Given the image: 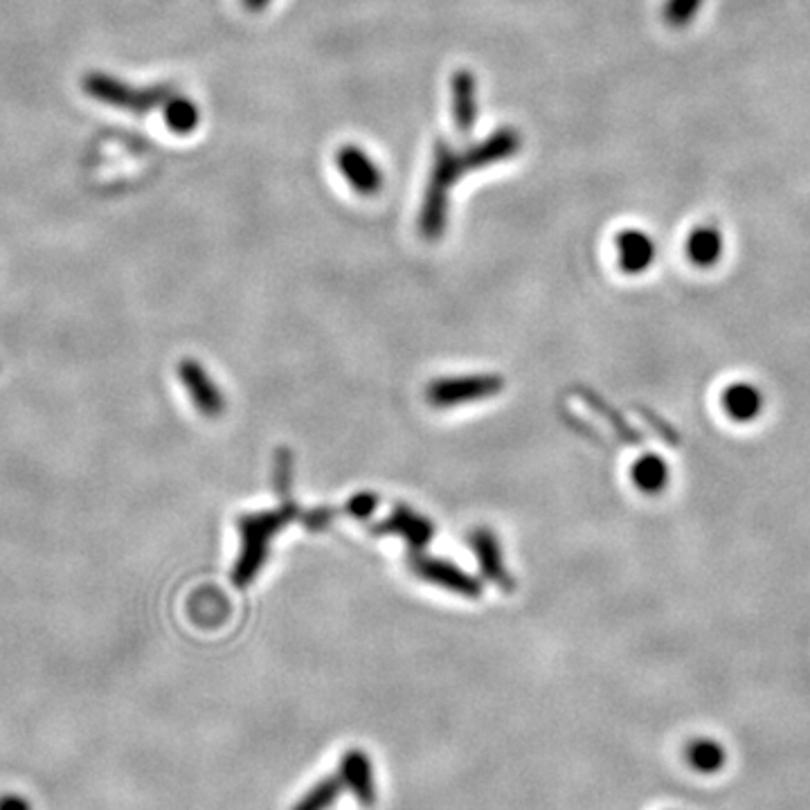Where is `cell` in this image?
Listing matches in <instances>:
<instances>
[{
	"mask_svg": "<svg viewBox=\"0 0 810 810\" xmlns=\"http://www.w3.org/2000/svg\"><path fill=\"white\" fill-rule=\"evenodd\" d=\"M338 775L345 788L356 797V801L365 808L376 803V784H374V768L368 752L363 750H347L340 758Z\"/></svg>",
	"mask_w": 810,
	"mask_h": 810,
	"instance_id": "9",
	"label": "cell"
},
{
	"mask_svg": "<svg viewBox=\"0 0 810 810\" xmlns=\"http://www.w3.org/2000/svg\"><path fill=\"white\" fill-rule=\"evenodd\" d=\"M0 810H32V803L23 795H0Z\"/></svg>",
	"mask_w": 810,
	"mask_h": 810,
	"instance_id": "22",
	"label": "cell"
},
{
	"mask_svg": "<svg viewBox=\"0 0 810 810\" xmlns=\"http://www.w3.org/2000/svg\"><path fill=\"white\" fill-rule=\"evenodd\" d=\"M295 505H282L278 511L246 514L239 518L241 552L233 567V583L237 588H248L250 583H255L259 570L266 565L270 543L295 518Z\"/></svg>",
	"mask_w": 810,
	"mask_h": 810,
	"instance_id": "2",
	"label": "cell"
},
{
	"mask_svg": "<svg viewBox=\"0 0 810 810\" xmlns=\"http://www.w3.org/2000/svg\"><path fill=\"white\" fill-rule=\"evenodd\" d=\"M464 171H469L464 156L458 154L448 143L439 140L435 145L430 178L419 216V230L424 239L439 241L443 237L448 223V192L455 188Z\"/></svg>",
	"mask_w": 810,
	"mask_h": 810,
	"instance_id": "1",
	"label": "cell"
},
{
	"mask_svg": "<svg viewBox=\"0 0 810 810\" xmlns=\"http://www.w3.org/2000/svg\"><path fill=\"white\" fill-rule=\"evenodd\" d=\"M471 548L477 556V563H480V570H482V576L491 583L498 585V588L503 590H514V578L505 565V559H503V548H500V540L498 536H495L491 529H475L471 533Z\"/></svg>",
	"mask_w": 810,
	"mask_h": 810,
	"instance_id": "10",
	"label": "cell"
},
{
	"mask_svg": "<svg viewBox=\"0 0 810 810\" xmlns=\"http://www.w3.org/2000/svg\"><path fill=\"white\" fill-rule=\"evenodd\" d=\"M178 379L185 385L192 403L196 410H201L205 417L216 419L225 410V396L221 387L212 381V376L205 372L201 363L194 358H185L178 363Z\"/></svg>",
	"mask_w": 810,
	"mask_h": 810,
	"instance_id": "6",
	"label": "cell"
},
{
	"mask_svg": "<svg viewBox=\"0 0 810 810\" xmlns=\"http://www.w3.org/2000/svg\"><path fill=\"white\" fill-rule=\"evenodd\" d=\"M725 252V237L716 225H698L687 239V257L698 268H711Z\"/></svg>",
	"mask_w": 810,
	"mask_h": 810,
	"instance_id": "15",
	"label": "cell"
},
{
	"mask_svg": "<svg viewBox=\"0 0 810 810\" xmlns=\"http://www.w3.org/2000/svg\"><path fill=\"white\" fill-rule=\"evenodd\" d=\"M505 379L498 374H473V376H453L439 379L428 385V403L435 408H458V405L477 403L493 398L505 390Z\"/></svg>",
	"mask_w": 810,
	"mask_h": 810,
	"instance_id": "4",
	"label": "cell"
},
{
	"mask_svg": "<svg viewBox=\"0 0 810 810\" xmlns=\"http://www.w3.org/2000/svg\"><path fill=\"white\" fill-rule=\"evenodd\" d=\"M336 165L347 183L365 196H374L383 190V171L376 162L356 145H347L336 154Z\"/></svg>",
	"mask_w": 810,
	"mask_h": 810,
	"instance_id": "7",
	"label": "cell"
},
{
	"mask_svg": "<svg viewBox=\"0 0 810 810\" xmlns=\"http://www.w3.org/2000/svg\"><path fill=\"white\" fill-rule=\"evenodd\" d=\"M619 266L626 275H642L655 263L657 246L653 237L638 228H626L617 237Z\"/></svg>",
	"mask_w": 810,
	"mask_h": 810,
	"instance_id": "12",
	"label": "cell"
},
{
	"mask_svg": "<svg viewBox=\"0 0 810 810\" xmlns=\"http://www.w3.org/2000/svg\"><path fill=\"white\" fill-rule=\"evenodd\" d=\"M702 8L705 0H666L662 8V19L668 27L683 30L696 21Z\"/></svg>",
	"mask_w": 810,
	"mask_h": 810,
	"instance_id": "20",
	"label": "cell"
},
{
	"mask_svg": "<svg viewBox=\"0 0 810 810\" xmlns=\"http://www.w3.org/2000/svg\"><path fill=\"white\" fill-rule=\"evenodd\" d=\"M268 3H270V0H244V5H246L248 10H252V12L263 10Z\"/></svg>",
	"mask_w": 810,
	"mask_h": 810,
	"instance_id": "23",
	"label": "cell"
},
{
	"mask_svg": "<svg viewBox=\"0 0 810 810\" xmlns=\"http://www.w3.org/2000/svg\"><path fill=\"white\" fill-rule=\"evenodd\" d=\"M345 784L340 779V775H331L320 779L315 786H311L291 810H329L336 799L342 795Z\"/></svg>",
	"mask_w": 810,
	"mask_h": 810,
	"instance_id": "18",
	"label": "cell"
},
{
	"mask_svg": "<svg viewBox=\"0 0 810 810\" xmlns=\"http://www.w3.org/2000/svg\"><path fill=\"white\" fill-rule=\"evenodd\" d=\"M671 480V469L660 455H644L633 466V482L642 493L657 495L666 488Z\"/></svg>",
	"mask_w": 810,
	"mask_h": 810,
	"instance_id": "16",
	"label": "cell"
},
{
	"mask_svg": "<svg viewBox=\"0 0 810 810\" xmlns=\"http://www.w3.org/2000/svg\"><path fill=\"white\" fill-rule=\"evenodd\" d=\"M518 151H520L518 131L505 126V128H498L495 133H491L488 138H484L482 143L473 145L462 156L466 160L469 171H477V169H484V167H491V165H498L503 160H509Z\"/></svg>",
	"mask_w": 810,
	"mask_h": 810,
	"instance_id": "11",
	"label": "cell"
},
{
	"mask_svg": "<svg viewBox=\"0 0 810 810\" xmlns=\"http://www.w3.org/2000/svg\"><path fill=\"white\" fill-rule=\"evenodd\" d=\"M162 115H165L167 126L173 133H180V135H188V133L196 131V126L201 122L199 106L190 98H183V95H180V98L169 95L167 102L162 104Z\"/></svg>",
	"mask_w": 810,
	"mask_h": 810,
	"instance_id": "17",
	"label": "cell"
},
{
	"mask_svg": "<svg viewBox=\"0 0 810 810\" xmlns=\"http://www.w3.org/2000/svg\"><path fill=\"white\" fill-rule=\"evenodd\" d=\"M410 565H413V572L419 578H424L428 583H435L443 590H450V593H455V595L466 597V599H477L482 595L480 581L469 576L455 563L437 559V556H415Z\"/></svg>",
	"mask_w": 810,
	"mask_h": 810,
	"instance_id": "5",
	"label": "cell"
},
{
	"mask_svg": "<svg viewBox=\"0 0 810 810\" xmlns=\"http://www.w3.org/2000/svg\"><path fill=\"white\" fill-rule=\"evenodd\" d=\"M763 405H765V396L761 387L752 383H734L723 394V408L728 417L739 424L756 421L763 413Z\"/></svg>",
	"mask_w": 810,
	"mask_h": 810,
	"instance_id": "14",
	"label": "cell"
},
{
	"mask_svg": "<svg viewBox=\"0 0 810 810\" xmlns=\"http://www.w3.org/2000/svg\"><path fill=\"white\" fill-rule=\"evenodd\" d=\"M83 93L88 98H93L102 104L115 106L120 111H128V113H151L154 109L162 106L167 102V98L171 95L169 86H147V88H138L131 86L117 77H111L106 72H88L81 79Z\"/></svg>",
	"mask_w": 810,
	"mask_h": 810,
	"instance_id": "3",
	"label": "cell"
},
{
	"mask_svg": "<svg viewBox=\"0 0 810 810\" xmlns=\"http://www.w3.org/2000/svg\"><path fill=\"white\" fill-rule=\"evenodd\" d=\"M450 93H453V120L462 135H469L477 120V83L475 75L466 68L458 70L450 79Z\"/></svg>",
	"mask_w": 810,
	"mask_h": 810,
	"instance_id": "13",
	"label": "cell"
},
{
	"mask_svg": "<svg viewBox=\"0 0 810 810\" xmlns=\"http://www.w3.org/2000/svg\"><path fill=\"white\" fill-rule=\"evenodd\" d=\"M291 477H293L291 450L280 448V453H278V473H275V484H278V493L282 495L284 505H293V500H291Z\"/></svg>",
	"mask_w": 810,
	"mask_h": 810,
	"instance_id": "21",
	"label": "cell"
},
{
	"mask_svg": "<svg viewBox=\"0 0 810 810\" xmlns=\"http://www.w3.org/2000/svg\"><path fill=\"white\" fill-rule=\"evenodd\" d=\"M687 761L694 770L711 775L725 765V747L711 739H696L687 745Z\"/></svg>",
	"mask_w": 810,
	"mask_h": 810,
	"instance_id": "19",
	"label": "cell"
},
{
	"mask_svg": "<svg viewBox=\"0 0 810 810\" xmlns=\"http://www.w3.org/2000/svg\"><path fill=\"white\" fill-rule=\"evenodd\" d=\"M372 531L381 536L383 533L398 536L405 540V543H408L410 550L421 552L435 536V525L426 516L417 514L415 509L405 507V505H396L394 511L383 522L372 527Z\"/></svg>",
	"mask_w": 810,
	"mask_h": 810,
	"instance_id": "8",
	"label": "cell"
}]
</instances>
